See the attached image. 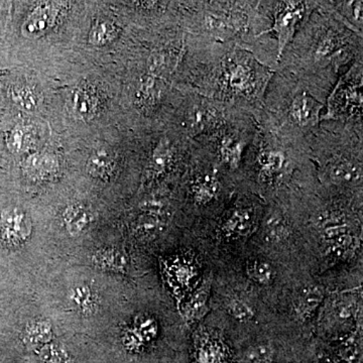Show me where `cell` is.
Instances as JSON below:
<instances>
[{
	"instance_id": "6da1fadb",
	"label": "cell",
	"mask_w": 363,
	"mask_h": 363,
	"mask_svg": "<svg viewBox=\"0 0 363 363\" xmlns=\"http://www.w3.org/2000/svg\"><path fill=\"white\" fill-rule=\"evenodd\" d=\"M32 231L28 215L20 209H7L0 216V238L9 245L25 241Z\"/></svg>"
},
{
	"instance_id": "7a4b0ae2",
	"label": "cell",
	"mask_w": 363,
	"mask_h": 363,
	"mask_svg": "<svg viewBox=\"0 0 363 363\" xmlns=\"http://www.w3.org/2000/svg\"><path fill=\"white\" fill-rule=\"evenodd\" d=\"M59 14V6L54 4H45L38 6L23 23L21 28L23 35L30 39H35L45 35L55 26Z\"/></svg>"
},
{
	"instance_id": "3957f363",
	"label": "cell",
	"mask_w": 363,
	"mask_h": 363,
	"mask_svg": "<svg viewBox=\"0 0 363 363\" xmlns=\"http://www.w3.org/2000/svg\"><path fill=\"white\" fill-rule=\"evenodd\" d=\"M302 2H286L285 9L279 13L274 30L278 33L279 52L281 55L286 45L293 37L295 26L302 18L304 6Z\"/></svg>"
},
{
	"instance_id": "277c9868",
	"label": "cell",
	"mask_w": 363,
	"mask_h": 363,
	"mask_svg": "<svg viewBox=\"0 0 363 363\" xmlns=\"http://www.w3.org/2000/svg\"><path fill=\"white\" fill-rule=\"evenodd\" d=\"M70 106L74 116L78 118L82 121L93 118L99 106L96 93L91 88L82 86L76 88L71 94Z\"/></svg>"
},
{
	"instance_id": "5b68a950",
	"label": "cell",
	"mask_w": 363,
	"mask_h": 363,
	"mask_svg": "<svg viewBox=\"0 0 363 363\" xmlns=\"http://www.w3.org/2000/svg\"><path fill=\"white\" fill-rule=\"evenodd\" d=\"M114 169H116V160L108 150H95L90 155L87 161V171L91 176L107 181L111 179Z\"/></svg>"
},
{
	"instance_id": "8992f818",
	"label": "cell",
	"mask_w": 363,
	"mask_h": 363,
	"mask_svg": "<svg viewBox=\"0 0 363 363\" xmlns=\"http://www.w3.org/2000/svg\"><path fill=\"white\" fill-rule=\"evenodd\" d=\"M324 293L321 288L309 286L303 288L296 300V313L301 319H306L321 304Z\"/></svg>"
},
{
	"instance_id": "52a82bcc",
	"label": "cell",
	"mask_w": 363,
	"mask_h": 363,
	"mask_svg": "<svg viewBox=\"0 0 363 363\" xmlns=\"http://www.w3.org/2000/svg\"><path fill=\"white\" fill-rule=\"evenodd\" d=\"M57 168L58 162L49 155H33L25 162L26 173L33 179H44L54 173Z\"/></svg>"
},
{
	"instance_id": "ba28073f",
	"label": "cell",
	"mask_w": 363,
	"mask_h": 363,
	"mask_svg": "<svg viewBox=\"0 0 363 363\" xmlns=\"http://www.w3.org/2000/svg\"><path fill=\"white\" fill-rule=\"evenodd\" d=\"M252 216L250 211L245 209L235 210L222 225V233L226 236L245 235L252 227Z\"/></svg>"
},
{
	"instance_id": "9c48e42d",
	"label": "cell",
	"mask_w": 363,
	"mask_h": 363,
	"mask_svg": "<svg viewBox=\"0 0 363 363\" xmlns=\"http://www.w3.org/2000/svg\"><path fill=\"white\" fill-rule=\"evenodd\" d=\"M33 135H33L32 128L20 124V125H16L9 133L7 145L11 152H16V154H23L33 147V140H35Z\"/></svg>"
},
{
	"instance_id": "30bf717a",
	"label": "cell",
	"mask_w": 363,
	"mask_h": 363,
	"mask_svg": "<svg viewBox=\"0 0 363 363\" xmlns=\"http://www.w3.org/2000/svg\"><path fill=\"white\" fill-rule=\"evenodd\" d=\"M219 182L212 175H204L198 179L193 186V196L198 204H207L218 192Z\"/></svg>"
},
{
	"instance_id": "8fae6325",
	"label": "cell",
	"mask_w": 363,
	"mask_h": 363,
	"mask_svg": "<svg viewBox=\"0 0 363 363\" xmlns=\"http://www.w3.org/2000/svg\"><path fill=\"white\" fill-rule=\"evenodd\" d=\"M214 109L205 105H195L188 117L190 128L195 131H201L214 124L217 119Z\"/></svg>"
},
{
	"instance_id": "7c38bea8",
	"label": "cell",
	"mask_w": 363,
	"mask_h": 363,
	"mask_svg": "<svg viewBox=\"0 0 363 363\" xmlns=\"http://www.w3.org/2000/svg\"><path fill=\"white\" fill-rule=\"evenodd\" d=\"M227 83L235 92H245L252 85V74L242 64H233L227 69Z\"/></svg>"
},
{
	"instance_id": "4fadbf2b",
	"label": "cell",
	"mask_w": 363,
	"mask_h": 363,
	"mask_svg": "<svg viewBox=\"0 0 363 363\" xmlns=\"http://www.w3.org/2000/svg\"><path fill=\"white\" fill-rule=\"evenodd\" d=\"M316 107V102L312 97L302 94L294 100L291 113L298 123L306 124L312 121L317 111Z\"/></svg>"
},
{
	"instance_id": "5bb4252c",
	"label": "cell",
	"mask_w": 363,
	"mask_h": 363,
	"mask_svg": "<svg viewBox=\"0 0 363 363\" xmlns=\"http://www.w3.org/2000/svg\"><path fill=\"white\" fill-rule=\"evenodd\" d=\"M93 262L102 269L121 272L125 271V257L116 250H100L93 257Z\"/></svg>"
},
{
	"instance_id": "9a60e30c",
	"label": "cell",
	"mask_w": 363,
	"mask_h": 363,
	"mask_svg": "<svg viewBox=\"0 0 363 363\" xmlns=\"http://www.w3.org/2000/svg\"><path fill=\"white\" fill-rule=\"evenodd\" d=\"M242 150V143L233 136H224L219 143V152L222 159L233 168H235L240 164Z\"/></svg>"
},
{
	"instance_id": "2e32d148",
	"label": "cell",
	"mask_w": 363,
	"mask_h": 363,
	"mask_svg": "<svg viewBox=\"0 0 363 363\" xmlns=\"http://www.w3.org/2000/svg\"><path fill=\"white\" fill-rule=\"evenodd\" d=\"M173 159V152L168 140H161L152 152L150 162V169L152 173L161 174L166 171Z\"/></svg>"
},
{
	"instance_id": "e0dca14e",
	"label": "cell",
	"mask_w": 363,
	"mask_h": 363,
	"mask_svg": "<svg viewBox=\"0 0 363 363\" xmlns=\"http://www.w3.org/2000/svg\"><path fill=\"white\" fill-rule=\"evenodd\" d=\"M329 175L334 183H351L357 180L359 177V169L352 162L348 161H337L332 164Z\"/></svg>"
},
{
	"instance_id": "ac0fdd59",
	"label": "cell",
	"mask_w": 363,
	"mask_h": 363,
	"mask_svg": "<svg viewBox=\"0 0 363 363\" xmlns=\"http://www.w3.org/2000/svg\"><path fill=\"white\" fill-rule=\"evenodd\" d=\"M90 215L82 207L72 206L66 211V227L72 235H77L90 222Z\"/></svg>"
},
{
	"instance_id": "d6986e66",
	"label": "cell",
	"mask_w": 363,
	"mask_h": 363,
	"mask_svg": "<svg viewBox=\"0 0 363 363\" xmlns=\"http://www.w3.org/2000/svg\"><path fill=\"white\" fill-rule=\"evenodd\" d=\"M247 272L250 278L260 285H269L274 279V269L264 260H250L247 264Z\"/></svg>"
},
{
	"instance_id": "ffe728a7",
	"label": "cell",
	"mask_w": 363,
	"mask_h": 363,
	"mask_svg": "<svg viewBox=\"0 0 363 363\" xmlns=\"http://www.w3.org/2000/svg\"><path fill=\"white\" fill-rule=\"evenodd\" d=\"M116 26L107 21H98L89 33V43L95 45H104L111 42L116 35Z\"/></svg>"
},
{
	"instance_id": "44dd1931",
	"label": "cell",
	"mask_w": 363,
	"mask_h": 363,
	"mask_svg": "<svg viewBox=\"0 0 363 363\" xmlns=\"http://www.w3.org/2000/svg\"><path fill=\"white\" fill-rule=\"evenodd\" d=\"M160 92H161V89H160L156 76H145L138 88V100L140 104L149 106L157 101Z\"/></svg>"
},
{
	"instance_id": "7402d4cb",
	"label": "cell",
	"mask_w": 363,
	"mask_h": 363,
	"mask_svg": "<svg viewBox=\"0 0 363 363\" xmlns=\"http://www.w3.org/2000/svg\"><path fill=\"white\" fill-rule=\"evenodd\" d=\"M11 97L18 106L23 107L26 111H35L39 101L35 91L26 86L11 88Z\"/></svg>"
},
{
	"instance_id": "603a6c76",
	"label": "cell",
	"mask_w": 363,
	"mask_h": 363,
	"mask_svg": "<svg viewBox=\"0 0 363 363\" xmlns=\"http://www.w3.org/2000/svg\"><path fill=\"white\" fill-rule=\"evenodd\" d=\"M274 358V350L267 344L252 346L243 354V363H271Z\"/></svg>"
},
{
	"instance_id": "cb8c5ba5",
	"label": "cell",
	"mask_w": 363,
	"mask_h": 363,
	"mask_svg": "<svg viewBox=\"0 0 363 363\" xmlns=\"http://www.w3.org/2000/svg\"><path fill=\"white\" fill-rule=\"evenodd\" d=\"M208 297H209V285L205 283L191 300L188 310L189 316L192 319H199L204 316L207 311Z\"/></svg>"
},
{
	"instance_id": "d4e9b609",
	"label": "cell",
	"mask_w": 363,
	"mask_h": 363,
	"mask_svg": "<svg viewBox=\"0 0 363 363\" xmlns=\"http://www.w3.org/2000/svg\"><path fill=\"white\" fill-rule=\"evenodd\" d=\"M285 164V156L281 152H264L260 155L259 164L267 175L278 173Z\"/></svg>"
},
{
	"instance_id": "484cf974",
	"label": "cell",
	"mask_w": 363,
	"mask_h": 363,
	"mask_svg": "<svg viewBox=\"0 0 363 363\" xmlns=\"http://www.w3.org/2000/svg\"><path fill=\"white\" fill-rule=\"evenodd\" d=\"M227 310L229 314L238 321L248 322L255 317V311L252 306L241 298H233L227 304Z\"/></svg>"
},
{
	"instance_id": "4316f807",
	"label": "cell",
	"mask_w": 363,
	"mask_h": 363,
	"mask_svg": "<svg viewBox=\"0 0 363 363\" xmlns=\"http://www.w3.org/2000/svg\"><path fill=\"white\" fill-rule=\"evenodd\" d=\"M266 229L272 240L281 241L288 238V226L279 214H271L267 217Z\"/></svg>"
},
{
	"instance_id": "83f0119b",
	"label": "cell",
	"mask_w": 363,
	"mask_h": 363,
	"mask_svg": "<svg viewBox=\"0 0 363 363\" xmlns=\"http://www.w3.org/2000/svg\"><path fill=\"white\" fill-rule=\"evenodd\" d=\"M339 45H340V42H339L338 38L336 37L334 33H329V35H327L326 37L320 42L319 45H318L316 51L317 57H319V58L328 57L329 55H331L332 52L337 50Z\"/></svg>"
},
{
	"instance_id": "f1b7e54d",
	"label": "cell",
	"mask_w": 363,
	"mask_h": 363,
	"mask_svg": "<svg viewBox=\"0 0 363 363\" xmlns=\"http://www.w3.org/2000/svg\"><path fill=\"white\" fill-rule=\"evenodd\" d=\"M160 219L157 217V213L154 212H147L145 216L140 218V223H138V229L140 233L150 234L156 233L160 226Z\"/></svg>"
},
{
	"instance_id": "f546056e",
	"label": "cell",
	"mask_w": 363,
	"mask_h": 363,
	"mask_svg": "<svg viewBox=\"0 0 363 363\" xmlns=\"http://www.w3.org/2000/svg\"><path fill=\"white\" fill-rule=\"evenodd\" d=\"M90 296V291L87 286H79L72 294V298L82 310L90 309L92 306V297Z\"/></svg>"
},
{
	"instance_id": "4dcf8cb0",
	"label": "cell",
	"mask_w": 363,
	"mask_h": 363,
	"mask_svg": "<svg viewBox=\"0 0 363 363\" xmlns=\"http://www.w3.org/2000/svg\"><path fill=\"white\" fill-rule=\"evenodd\" d=\"M47 334L48 329L44 328V326L37 325V326L30 327V331H28V338L35 341L44 340V336Z\"/></svg>"
},
{
	"instance_id": "1f68e13d",
	"label": "cell",
	"mask_w": 363,
	"mask_h": 363,
	"mask_svg": "<svg viewBox=\"0 0 363 363\" xmlns=\"http://www.w3.org/2000/svg\"><path fill=\"white\" fill-rule=\"evenodd\" d=\"M354 14H355V18H357V20H362V2H359V4H357V6H355Z\"/></svg>"
}]
</instances>
